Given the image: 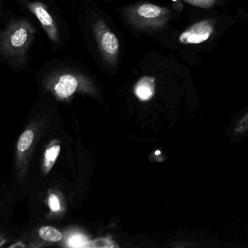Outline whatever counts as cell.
Returning <instances> with one entry per match:
<instances>
[{
	"mask_svg": "<svg viewBox=\"0 0 248 248\" xmlns=\"http://www.w3.org/2000/svg\"><path fill=\"white\" fill-rule=\"evenodd\" d=\"M173 1H176V0H173Z\"/></svg>",
	"mask_w": 248,
	"mask_h": 248,
	"instance_id": "cell-15",
	"label": "cell"
},
{
	"mask_svg": "<svg viewBox=\"0 0 248 248\" xmlns=\"http://www.w3.org/2000/svg\"><path fill=\"white\" fill-rule=\"evenodd\" d=\"M248 130V113H247L237 123L234 127V134H242Z\"/></svg>",
	"mask_w": 248,
	"mask_h": 248,
	"instance_id": "cell-10",
	"label": "cell"
},
{
	"mask_svg": "<svg viewBox=\"0 0 248 248\" xmlns=\"http://www.w3.org/2000/svg\"><path fill=\"white\" fill-rule=\"evenodd\" d=\"M94 31L98 47L103 56L108 63L115 64L120 51L118 39L101 20H98L95 23Z\"/></svg>",
	"mask_w": 248,
	"mask_h": 248,
	"instance_id": "cell-1",
	"label": "cell"
},
{
	"mask_svg": "<svg viewBox=\"0 0 248 248\" xmlns=\"http://www.w3.org/2000/svg\"><path fill=\"white\" fill-rule=\"evenodd\" d=\"M29 8L38 18L43 28L46 30V32L48 34L49 37L53 41H56L58 39L57 30L53 18L47 12L45 6L38 2H34V3H30L29 5Z\"/></svg>",
	"mask_w": 248,
	"mask_h": 248,
	"instance_id": "cell-5",
	"label": "cell"
},
{
	"mask_svg": "<svg viewBox=\"0 0 248 248\" xmlns=\"http://www.w3.org/2000/svg\"><path fill=\"white\" fill-rule=\"evenodd\" d=\"M87 243L86 238L84 237L82 235L77 234L72 236L71 239H69V245L74 248H81L84 247L85 244Z\"/></svg>",
	"mask_w": 248,
	"mask_h": 248,
	"instance_id": "cell-11",
	"label": "cell"
},
{
	"mask_svg": "<svg viewBox=\"0 0 248 248\" xmlns=\"http://www.w3.org/2000/svg\"><path fill=\"white\" fill-rule=\"evenodd\" d=\"M214 24L210 20L200 21L187 29L180 35L182 44H200L210 38L213 33Z\"/></svg>",
	"mask_w": 248,
	"mask_h": 248,
	"instance_id": "cell-3",
	"label": "cell"
},
{
	"mask_svg": "<svg viewBox=\"0 0 248 248\" xmlns=\"http://www.w3.org/2000/svg\"><path fill=\"white\" fill-rule=\"evenodd\" d=\"M60 152V146H54L46 151V158L49 162H54Z\"/></svg>",
	"mask_w": 248,
	"mask_h": 248,
	"instance_id": "cell-13",
	"label": "cell"
},
{
	"mask_svg": "<svg viewBox=\"0 0 248 248\" xmlns=\"http://www.w3.org/2000/svg\"><path fill=\"white\" fill-rule=\"evenodd\" d=\"M49 205H50V209L53 212H57L60 210V202H59V198L55 194H52L49 198Z\"/></svg>",
	"mask_w": 248,
	"mask_h": 248,
	"instance_id": "cell-14",
	"label": "cell"
},
{
	"mask_svg": "<svg viewBox=\"0 0 248 248\" xmlns=\"http://www.w3.org/2000/svg\"><path fill=\"white\" fill-rule=\"evenodd\" d=\"M190 5L200 8H210L216 2V0H184Z\"/></svg>",
	"mask_w": 248,
	"mask_h": 248,
	"instance_id": "cell-12",
	"label": "cell"
},
{
	"mask_svg": "<svg viewBox=\"0 0 248 248\" xmlns=\"http://www.w3.org/2000/svg\"><path fill=\"white\" fill-rule=\"evenodd\" d=\"M40 235L43 239L48 242H59L62 238V234L59 231L50 226L41 228Z\"/></svg>",
	"mask_w": 248,
	"mask_h": 248,
	"instance_id": "cell-8",
	"label": "cell"
},
{
	"mask_svg": "<svg viewBox=\"0 0 248 248\" xmlns=\"http://www.w3.org/2000/svg\"><path fill=\"white\" fill-rule=\"evenodd\" d=\"M163 13V8L161 7L152 4H143L130 13V19L136 27H145L148 23L162 16Z\"/></svg>",
	"mask_w": 248,
	"mask_h": 248,
	"instance_id": "cell-4",
	"label": "cell"
},
{
	"mask_svg": "<svg viewBox=\"0 0 248 248\" xmlns=\"http://www.w3.org/2000/svg\"><path fill=\"white\" fill-rule=\"evenodd\" d=\"M34 139V133L31 130H27L21 135L18 143V149L20 152L27 150L32 143Z\"/></svg>",
	"mask_w": 248,
	"mask_h": 248,
	"instance_id": "cell-9",
	"label": "cell"
},
{
	"mask_svg": "<svg viewBox=\"0 0 248 248\" xmlns=\"http://www.w3.org/2000/svg\"><path fill=\"white\" fill-rule=\"evenodd\" d=\"M32 32L30 24L24 22L16 24L7 34L5 41L2 42L6 53L11 55L24 53L30 45Z\"/></svg>",
	"mask_w": 248,
	"mask_h": 248,
	"instance_id": "cell-2",
	"label": "cell"
},
{
	"mask_svg": "<svg viewBox=\"0 0 248 248\" xmlns=\"http://www.w3.org/2000/svg\"><path fill=\"white\" fill-rule=\"evenodd\" d=\"M78 86V80L75 77L69 75H63L59 78V82L55 86V91L59 96L67 98L76 91Z\"/></svg>",
	"mask_w": 248,
	"mask_h": 248,
	"instance_id": "cell-6",
	"label": "cell"
},
{
	"mask_svg": "<svg viewBox=\"0 0 248 248\" xmlns=\"http://www.w3.org/2000/svg\"><path fill=\"white\" fill-rule=\"evenodd\" d=\"M155 91V79L146 77L142 78L135 88V93L141 101H148L153 97Z\"/></svg>",
	"mask_w": 248,
	"mask_h": 248,
	"instance_id": "cell-7",
	"label": "cell"
}]
</instances>
